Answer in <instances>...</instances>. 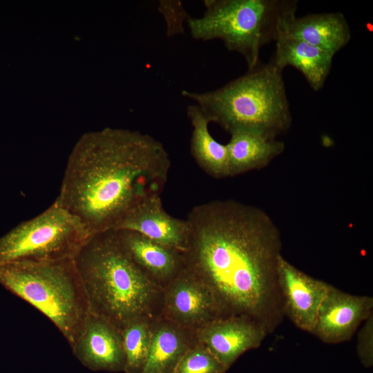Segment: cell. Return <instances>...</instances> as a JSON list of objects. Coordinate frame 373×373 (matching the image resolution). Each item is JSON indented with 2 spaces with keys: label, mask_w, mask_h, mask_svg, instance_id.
Here are the masks:
<instances>
[{
  "label": "cell",
  "mask_w": 373,
  "mask_h": 373,
  "mask_svg": "<svg viewBox=\"0 0 373 373\" xmlns=\"http://www.w3.org/2000/svg\"><path fill=\"white\" fill-rule=\"evenodd\" d=\"M199 17H187L192 38L221 40L225 48L240 54L248 69L260 62L261 48L275 41L283 24L296 15L297 0H204Z\"/></svg>",
  "instance_id": "8992f818"
},
{
  "label": "cell",
  "mask_w": 373,
  "mask_h": 373,
  "mask_svg": "<svg viewBox=\"0 0 373 373\" xmlns=\"http://www.w3.org/2000/svg\"><path fill=\"white\" fill-rule=\"evenodd\" d=\"M91 233L56 199L38 216L0 236V265L74 259Z\"/></svg>",
  "instance_id": "52a82bcc"
},
{
  "label": "cell",
  "mask_w": 373,
  "mask_h": 373,
  "mask_svg": "<svg viewBox=\"0 0 373 373\" xmlns=\"http://www.w3.org/2000/svg\"><path fill=\"white\" fill-rule=\"evenodd\" d=\"M186 114L192 126L191 153L197 164L214 178L229 176L227 144L220 143L211 135L210 122L197 105H189Z\"/></svg>",
  "instance_id": "d6986e66"
},
{
  "label": "cell",
  "mask_w": 373,
  "mask_h": 373,
  "mask_svg": "<svg viewBox=\"0 0 373 373\" xmlns=\"http://www.w3.org/2000/svg\"><path fill=\"white\" fill-rule=\"evenodd\" d=\"M186 220L184 269L208 288L221 316H247L274 331L284 312L277 276L282 240L273 220L233 200L198 204Z\"/></svg>",
  "instance_id": "6da1fadb"
},
{
  "label": "cell",
  "mask_w": 373,
  "mask_h": 373,
  "mask_svg": "<svg viewBox=\"0 0 373 373\" xmlns=\"http://www.w3.org/2000/svg\"><path fill=\"white\" fill-rule=\"evenodd\" d=\"M227 144L229 176L266 166L285 149L283 142L251 130L229 133Z\"/></svg>",
  "instance_id": "ac0fdd59"
},
{
  "label": "cell",
  "mask_w": 373,
  "mask_h": 373,
  "mask_svg": "<svg viewBox=\"0 0 373 373\" xmlns=\"http://www.w3.org/2000/svg\"><path fill=\"white\" fill-rule=\"evenodd\" d=\"M0 285L46 316L73 347L90 312L74 259L1 264Z\"/></svg>",
  "instance_id": "5b68a950"
},
{
  "label": "cell",
  "mask_w": 373,
  "mask_h": 373,
  "mask_svg": "<svg viewBox=\"0 0 373 373\" xmlns=\"http://www.w3.org/2000/svg\"><path fill=\"white\" fill-rule=\"evenodd\" d=\"M357 336V353L362 364L371 367L373 364V313L364 321Z\"/></svg>",
  "instance_id": "7402d4cb"
},
{
  "label": "cell",
  "mask_w": 373,
  "mask_h": 373,
  "mask_svg": "<svg viewBox=\"0 0 373 373\" xmlns=\"http://www.w3.org/2000/svg\"><path fill=\"white\" fill-rule=\"evenodd\" d=\"M71 350L82 364L90 370L124 372L126 358L121 331L91 312Z\"/></svg>",
  "instance_id": "7c38bea8"
},
{
  "label": "cell",
  "mask_w": 373,
  "mask_h": 373,
  "mask_svg": "<svg viewBox=\"0 0 373 373\" xmlns=\"http://www.w3.org/2000/svg\"><path fill=\"white\" fill-rule=\"evenodd\" d=\"M171 166L165 147L153 136L105 128L75 146L56 200L91 234L114 230L136 205L161 195Z\"/></svg>",
  "instance_id": "7a4b0ae2"
},
{
  "label": "cell",
  "mask_w": 373,
  "mask_h": 373,
  "mask_svg": "<svg viewBox=\"0 0 373 373\" xmlns=\"http://www.w3.org/2000/svg\"><path fill=\"white\" fill-rule=\"evenodd\" d=\"M279 35L305 41L332 56L352 37L348 22L341 12L309 14L299 17L295 15L283 24Z\"/></svg>",
  "instance_id": "5bb4252c"
},
{
  "label": "cell",
  "mask_w": 373,
  "mask_h": 373,
  "mask_svg": "<svg viewBox=\"0 0 373 373\" xmlns=\"http://www.w3.org/2000/svg\"><path fill=\"white\" fill-rule=\"evenodd\" d=\"M74 262L90 312L119 331L137 319L160 318L163 288L133 260L117 231L92 234Z\"/></svg>",
  "instance_id": "3957f363"
},
{
  "label": "cell",
  "mask_w": 373,
  "mask_h": 373,
  "mask_svg": "<svg viewBox=\"0 0 373 373\" xmlns=\"http://www.w3.org/2000/svg\"><path fill=\"white\" fill-rule=\"evenodd\" d=\"M221 317L210 291L184 267L163 287L160 318L195 330Z\"/></svg>",
  "instance_id": "ba28073f"
},
{
  "label": "cell",
  "mask_w": 373,
  "mask_h": 373,
  "mask_svg": "<svg viewBox=\"0 0 373 373\" xmlns=\"http://www.w3.org/2000/svg\"><path fill=\"white\" fill-rule=\"evenodd\" d=\"M154 320L137 319L121 331L126 358L124 373H140L142 370L151 344Z\"/></svg>",
  "instance_id": "ffe728a7"
},
{
  "label": "cell",
  "mask_w": 373,
  "mask_h": 373,
  "mask_svg": "<svg viewBox=\"0 0 373 373\" xmlns=\"http://www.w3.org/2000/svg\"><path fill=\"white\" fill-rule=\"evenodd\" d=\"M195 343L193 330L161 318L155 319L149 355L140 373H173L184 354Z\"/></svg>",
  "instance_id": "e0dca14e"
},
{
  "label": "cell",
  "mask_w": 373,
  "mask_h": 373,
  "mask_svg": "<svg viewBox=\"0 0 373 373\" xmlns=\"http://www.w3.org/2000/svg\"><path fill=\"white\" fill-rule=\"evenodd\" d=\"M372 313V297L352 295L330 285L312 334L328 344L348 341Z\"/></svg>",
  "instance_id": "8fae6325"
},
{
  "label": "cell",
  "mask_w": 373,
  "mask_h": 373,
  "mask_svg": "<svg viewBox=\"0 0 373 373\" xmlns=\"http://www.w3.org/2000/svg\"><path fill=\"white\" fill-rule=\"evenodd\" d=\"M193 331L196 342L228 369L269 334L262 324L245 316L221 317Z\"/></svg>",
  "instance_id": "9c48e42d"
},
{
  "label": "cell",
  "mask_w": 373,
  "mask_h": 373,
  "mask_svg": "<svg viewBox=\"0 0 373 373\" xmlns=\"http://www.w3.org/2000/svg\"><path fill=\"white\" fill-rule=\"evenodd\" d=\"M227 370L205 347L196 342L184 354L173 373H225Z\"/></svg>",
  "instance_id": "44dd1931"
},
{
  "label": "cell",
  "mask_w": 373,
  "mask_h": 373,
  "mask_svg": "<svg viewBox=\"0 0 373 373\" xmlns=\"http://www.w3.org/2000/svg\"><path fill=\"white\" fill-rule=\"evenodd\" d=\"M114 230H129L184 253L188 247L190 227L186 219L171 216L160 195L150 197L132 209Z\"/></svg>",
  "instance_id": "4fadbf2b"
},
{
  "label": "cell",
  "mask_w": 373,
  "mask_h": 373,
  "mask_svg": "<svg viewBox=\"0 0 373 373\" xmlns=\"http://www.w3.org/2000/svg\"><path fill=\"white\" fill-rule=\"evenodd\" d=\"M117 231L133 260L162 288L183 269L182 253L129 230Z\"/></svg>",
  "instance_id": "9a60e30c"
},
{
  "label": "cell",
  "mask_w": 373,
  "mask_h": 373,
  "mask_svg": "<svg viewBox=\"0 0 373 373\" xmlns=\"http://www.w3.org/2000/svg\"><path fill=\"white\" fill-rule=\"evenodd\" d=\"M277 276L284 315L298 328L312 334L330 285L298 269L282 255Z\"/></svg>",
  "instance_id": "30bf717a"
},
{
  "label": "cell",
  "mask_w": 373,
  "mask_h": 373,
  "mask_svg": "<svg viewBox=\"0 0 373 373\" xmlns=\"http://www.w3.org/2000/svg\"><path fill=\"white\" fill-rule=\"evenodd\" d=\"M276 50L271 58L280 69L288 66L299 70L309 86L318 91L323 88L330 73L334 56L305 41L279 35Z\"/></svg>",
  "instance_id": "2e32d148"
},
{
  "label": "cell",
  "mask_w": 373,
  "mask_h": 373,
  "mask_svg": "<svg viewBox=\"0 0 373 373\" xmlns=\"http://www.w3.org/2000/svg\"><path fill=\"white\" fill-rule=\"evenodd\" d=\"M193 102L209 122L231 133L245 129L276 138L292 121L283 70L270 59L242 76L207 92L181 91Z\"/></svg>",
  "instance_id": "277c9868"
}]
</instances>
